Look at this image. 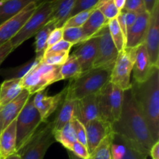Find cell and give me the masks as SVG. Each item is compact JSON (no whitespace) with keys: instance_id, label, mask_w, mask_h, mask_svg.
I'll use <instances>...</instances> for the list:
<instances>
[{"instance_id":"cell-20","label":"cell","mask_w":159,"mask_h":159,"mask_svg":"<svg viewBox=\"0 0 159 159\" xmlns=\"http://www.w3.org/2000/svg\"><path fill=\"white\" fill-rule=\"evenodd\" d=\"M150 13L147 11L138 13L135 23L127 30L126 47L137 48L144 43L148 27Z\"/></svg>"},{"instance_id":"cell-13","label":"cell","mask_w":159,"mask_h":159,"mask_svg":"<svg viewBox=\"0 0 159 159\" xmlns=\"http://www.w3.org/2000/svg\"><path fill=\"white\" fill-rule=\"evenodd\" d=\"M37 7V2L30 3L17 15L0 25V46L10 41L15 37Z\"/></svg>"},{"instance_id":"cell-9","label":"cell","mask_w":159,"mask_h":159,"mask_svg":"<svg viewBox=\"0 0 159 159\" xmlns=\"http://www.w3.org/2000/svg\"><path fill=\"white\" fill-rule=\"evenodd\" d=\"M137 48H124L119 51L111 71L110 82L122 90L130 88V75L134 65Z\"/></svg>"},{"instance_id":"cell-33","label":"cell","mask_w":159,"mask_h":159,"mask_svg":"<svg viewBox=\"0 0 159 159\" xmlns=\"http://www.w3.org/2000/svg\"><path fill=\"white\" fill-rule=\"evenodd\" d=\"M96 9H99L108 21L116 19L120 12L115 6L113 0H99Z\"/></svg>"},{"instance_id":"cell-46","label":"cell","mask_w":159,"mask_h":159,"mask_svg":"<svg viewBox=\"0 0 159 159\" xmlns=\"http://www.w3.org/2000/svg\"><path fill=\"white\" fill-rule=\"evenodd\" d=\"M157 1L158 0H144V6H145V9L148 12L151 13L152 12Z\"/></svg>"},{"instance_id":"cell-17","label":"cell","mask_w":159,"mask_h":159,"mask_svg":"<svg viewBox=\"0 0 159 159\" xmlns=\"http://www.w3.org/2000/svg\"><path fill=\"white\" fill-rule=\"evenodd\" d=\"M30 95L23 89L16 99L9 103L0 107V133L15 120L29 99Z\"/></svg>"},{"instance_id":"cell-7","label":"cell","mask_w":159,"mask_h":159,"mask_svg":"<svg viewBox=\"0 0 159 159\" xmlns=\"http://www.w3.org/2000/svg\"><path fill=\"white\" fill-rule=\"evenodd\" d=\"M42 122L30 96L16 118V152L26 145Z\"/></svg>"},{"instance_id":"cell-4","label":"cell","mask_w":159,"mask_h":159,"mask_svg":"<svg viewBox=\"0 0 159 159\" xmlns=\"http://www.w3.org/2000/svg\"><path fill=\"white\" fill-rule=\"evenodd\" d=\"M61 66L49 65L40 61L24 77L20 79L23 89L30 96L46 89L51 84L61 81Z\"/></svg>"},{"instance_id":"cell-44","label":"cell","mask_w":159,"mask_h":159,"mask_svg":"<svg viewBox=\"0 0 159 159\" xmlns=\"http://www.w3.org/2000/svg\"><path fill=\"white\" fill-rule=\"evenodd\" d=\"M138 13L131 11H125V20L126 24H127V30L135 23L137 18H138Z\"/></svg>"},{"instance_id":"cell-42","label":"cell","mask_w":159,"mask_h":159,"mask_svg":"<svg viewBox=\"0 0 159 159\" xmlns=\"http://www.w3.org/2000/svg\"><path fill=\"white\" fill-rule=\"evenodd\" d=\"M72 45L68 42L65 41V40H61L57 43H54L51 47L46 50L48 51H65V52H70Z\"/></svg>"},{"instance_id":"cell-41","label":"cell","mask_w":159,"mask_h":159,"mask_svg":"<svg viewBox=\"0 0 159 159\" xmlns=\"http://www.w3.org/2000/svg\"><path fill=\"white\" fill-rule=\"evenodd\" d=\"M61 40H63V27H56L51 31L48 37L47 40L46 50Z\"/></svg>"},{"instance_id":"cell-36","label":"cell","mask_w":159,"mask_h":159,"mask_svg":"<svg viewBox=\"0 0 159 159\" xmlns=\"http://www.w3.org/2000/svg\"><path fill=\"white\" fill-rule=\"evenodd\" d=\"M94 9L88 11H83V12H79V13L75 14L73 16L70 17L68 20L65 21L64 23L63 28H68V27H82L88 18L89 17L90 14L92 13Z\"/></svg>"},{"instance_id":"cell-5","label":"cell","mask_w":159,"mask_h":159,"mask_svg":"<svg viewBox=\"0 0 159 159\" xmlns=\"http://www.w3.org/2000/svg\"><path fill=\"white\" fill-rule=\"evenodd\" d=\"M54 6V1L43 2L37 5L34 13L26 20L15 37L10 40L13 50L16 49L28 39L35 36L36 34L50 21Z\"/></svg>"},{"instance_id":"cell-31","label":"cell","mask_w":159,"mask_h":159,"mask_svg":"<svg viewBox=\"0 0 159 159\" xmlns=\"http://www.w3.org/2000/svg\"><path fill=\"white\" fill-rule=\"evenodd\" d=\"M107 26L115 47L118 51H122L124 48H126V37L120 28L116 18L109 20Z\"/></svg>"},{"instance_id":"cell-49","label":"cell","mask_w":159,"mask_h":159,"mask_svg":"<svg viewBox=\"0 0 159 159\" xmlns=\"http://www.w3.org/2000/svg\"><path fill=\"white\" fill-rule=\"evenodd\" d=\"M67 152H68V158H69V159H82V158H79L78 156H76L75 154H73L72 152H70V151L67 150Z\"/></svg>"},{"instance_id":"cell-21","label":"cell","mask_w":159,"mask_h":159,"mask_svg":"<svg viewBox=\"0 0 159 159\" xmlns=\"http://www.w3.org/2000/svg\"><path fill=\"white\" fill-rule=\"evenodd\" d=\"M16 152V119L0 133V159Z\"/></svg>"},{"instance_id":"cell-19","label":"cell","mask_w":159,"mask_h":159,"mask_svg":"<svg viewBox=\"0 0 159 159\" xmlns=\"http://www.w3.org/2000/svg\"><path fill=\"white\" fill-rule=\"evenodd\" d=\"M155 68L157 67L152 65L144 43L137 47L134 65L132 71L133 81L136 82H144L148 79Z\"/></svg>"},{"instance_id":"cell-43","label":"cell","mask_w":159,"mask_h":159,"mask_svg":"<svg viewBox=\"0 0 159 159\" xmlns=\"http://www.w3.org/2000/svg\"><path fill=\"white\" fill-rule=\"evenodd\" d=\"M14 50L12 48L10 41L7 42V43H4L3 45L0 46V66H1L2 62L5 61V59Z\"/></svg>"},{"instance_id":"cell-6","label":"cell","mask_w":159,"mask_h":159,"mask_svg":"<svg viewBox=\"0 0 159 159\" xmlns=\"http://www.w3.org/2000/svg\"><path fill=\"white\" fill-rule=\"evenodd\" d=\"M124 92L110 82L97 93L99 116L111 125L119 120L121 114Z\"/></svg>"},{"instance_id":"cell-23","label":"cell","mask_w":159,"mask_h":159,"mask_svg":"<svg viewBox=\"0 0 159 159\" xmlns=\"http://www.w3.org/2000/svg\"><path fill=\"white\" fill-rule=\"evenodd\" d=\"M108 22L99 9H95L82 26L85 40L94 37L104 26L107 25Z\"/></svg>"},{"instance_id":"cell-16","label":"cell","mask_w":159,"mask_h":159,"mask_svg":"<svg viewBox=\"0 0 159 159\" xmlns=\"http://www.w3.org/2000/svg\"><path fill=\"white\" fill-rule=\"evenodd\" d=\"M74 117L83 125L93 120L100 118L97 94L90 95L75 101Z\"/></svg>"},{"instance_id":"cell-18","label":"cell","mask_w":159,"mask_h":159,"mask_svg":"<svg viewBox=\"0 0 159 159\" xmlns=\"http://www.w3.org/2000/svg\"><path fill=\"white\" fill-rule=\"evenodd\" d=\"M97 45L98 37L94 36L79 43V46L71 54L77 58L80 64L82 72L93 68L97 54Z\"/></svg>"},{"instance_id":"cell-40","label":"cell","mask_w":159,"mask_h":159,"mask_svg":"<svg viewBox=\"0 0 159 159\" xmlns=\"http://www.w3.org/2000/svg\"><path fill=\"white\" fill-rule=\"evenodd\" d=\"M123 10L131 11V12H135L137 13L144 12L146 11V9L144 0H126L125 6Z\"/></svg>"},{"instance_id":"cell-45","label":"cell","mask_w":159,"mask_h":159,"mask_svg":"<svg viewBox=\"0 0 159 159\" xmlns=\"http://www.w3.org/2000/svg\"><path fill=\"white\" fill-rule=\"evenodd\" d=\"M149 155L152 159H159V141H156L151 148Z\"/></svg>"},{"instance_id":"cell-47","label":"cell","mask_w":159,"mask_h":159,"mask_svg":"<svg viewBox=\"0 0 159 159\" xmlns=\"http://www.w3.org/2000/svg\"><path fill=\"white\" fill-rule=\"evenodd\" d=\"M113 2L120 11H122L125 6L126 0H113Z\"/></svg>"},{"instance_id":"cell-15","label":"cell","mask_w":159,"mask_h":159,"mask_svg":"<svg viewBox=\"0 0 159 159\" xmlns=\"http://www.w3.org/2000/svg\"><path fill=\"white\" fill-rule=\"evenodd\" d=\"M87 138V148L91 154L102 140L113 133L112 125L101 118L93 120L85 125Z\"/></svg>"},{"instance_id":"cell-26","label":"cell","mask_w":159,"mask_h":159,"mask_svg":"<svg viewBox=\"0 0 159 159\" xmlns=\"http://www.w3.org/2000/svg\"><path fill=\"white\" fill-rule=\"evenodd\" d=\"M75 2L76 0H54V9L50 20H54L57 24V27H62Z\"/></svg>"},{"instance_id":"cell-38","label":"cell","mask_w":159,"mask_h":159,"mask_svg":"<svg viewBox=\"0 0 159 159\" xmlns=\"http://www.w3.org/2000/svg\"><path fill=\"white\" fill-rule=\"evenodd\" d=\"M71 123L73 126V128H74L77 141L87 147V138L85 125H83L80 121L78 120L75 117L71 120Z\"/></svg>"},{"instance_id":"cell-28","label":"cell","mask_w":159,"mask_h":159,"mask_svg":"<svg viewBox=\"0 0 159 159\" xmlns=\"http://www.w3.org/2000/svg\"><path fill=\"white\" fill-rule=\"evenodd\" d=\"M40 61H38L35 57L31 58L26 63L22 64L16 67L8 68L0 70V75L3 76L5 80L10 79H22L34 67H35Z\"/></svg>"},{"instance_id":"cell-22","label":"cell","mask_w":159,"mask_h":159,"mask_svg":"<svg viewBox=\"0 0 159 159\" xmlns=\"http://www.w3.org/2000/svg\"><path fill=\"white\" fill-rule=\"evenodd\" d=\"M39 0H2L0 2V25L15 16L31 2Z\"/></svg>"},{"instance_id":"cell-32","label":"cell","mask_w":159,"mask_h":159,"mask_svg":"<svg viewBox=\"0 0 159 159\" xmlns=\"http://www.w3.org/2000/svg\"><path fill=\"white\" fill-rule=\"evenodd\" d=\"M112 134L101 141L100 144L90 154L89 159H112Z\"/></svg>"},{"instance_id":"cell-27","label":"cell","mask_w":159,"mask_h":159,"mask_svg":"<svg viewBox=\"0 0 159 159\" xmlns=\"http://www.w3.org/2000/svg\"><path fill=\"white\" fill-rule=\"evenodd\" d=\"M57 27V24L54 20H50L36 34L35 38V56L38 61H42L46 51L47 40L53 30Z\"/></svg>"},{"instance_id":"cell-39","label":"cell","mask_w":159,"mask_h":159,"mask_svg":"<svg viewBox=\"0 0 159 159\" xmlns=\"http://www.w3.org/2000/svg\"><path fill=\"white\" fill-rule=\"evenodd\" d=\"M68 151L72 152L73 154L78 156L79 158L82 159H89V152L88 150V148L85 145L82 144V143L79 142V141H75L73 143L69 148L68 149Z\"/></svg>"},{"instance_id":"cell-12","label":"cell","mask_w":159,"mask_h":159,"mask_svg":"<svg viewBox=\"0 0 159 159\" xmlns=\"http://www.w3.org/2000/svg\"><path fill=\"white\" fill-rule=\"evenodd\" d=\"M67 93V88L61 90L60 93L54 96H48L46 90L38 92L33 96V102L34 107L38 111L43 122L48 121L50 116L55 113L65 100Z\"/></svg>"},{"instance_id":"cell-2","label":"cell","mask_w":159,"mask_h":159,"mask_svg":"<svg viewBox=\"0 0 159 159\" xmlns=\"http://www.w3.org/2000/svg\"><path fill=\"white\" fill-rule=\"evenodd\" d=\"M133 96L147 120L155 141H159V68H155L148 79L130 82Z\"/></svg>"},{"instance_id":"cell-10","label":"cell","mask_w":159,"mask_h":159,"mask_svg":"<svg viewBox=\"0 0 159 159\" xmlns=\"http://www.w3.org/2000/svg\"><path fill=\"white\" fill-rule=\"evenodd\" d=\"M95 36L98 37L97 54L93 68H102L112 71L119 51L113 43L108 26H104Z\"/></svg>"},{"instance_id":"cell-3","label":"cell","mask_w":159,"mask_h":159,"mask_svg":"<svg viewBox=\"0 0 159 159\" xmlns=\"http://www.w3.org/2000/svg\"><path fill=\"white\" fill-rule=\"evenodd\" d=\"M111 71L102 68H93L82 72L79 77L71 79L66 86L65 97L78 100L90 95L97 94L110 80Z\"/></svg>"},{"instance_id":"cell-29","label":"cell","mask_w":159,"mask_h":159,"mask_svg":"<svg viewBox=\"0 0 159 159\" xmlns=\"http://www.w3.org/2000/svg\"><path fill=\"white\" fill-rule=\"evenodd\" d=\"M82 73L80 64L73 54L69 55L66 61L61 65V81L65 79H74Z\"/></svg>"},{"instance_id":"cell-25","label":"cell","mask_w":159,"mask_h":159,"mask_svg":"<svg viewBox=\"0 0 159 159\" xmlns=\"http://www.w3.org/2000/svg\"><path fill=\"white\" fill-rule=\"evenodd\" d=\"M23 90L20 79L5 80L0 85V107L9 103Z\"/></svg>"},{"instance_id":"cell-50","label":"cell","mask_w":159,"mask_h":159,"mask_svg":"<svg viewBox=\"0 0 159 159\" xmlns=\"http://www.w3.org/2000/svg\"><path fill=\"white\" fill-rule=\"evenodd\" d=\"M2 1V0H0V2H1Z\"/></svg>"},{"instance_id":"cell-35","label":"cell","mask_w":159,"mask_h":159,"mask_svg":"<svg viewBox=\"0 0 159 159\" xmlns=\"http://www.w3.org/2000/svg\"><path fill=\"white\" fill-rule=\"evenodd\" d=\"M63 40L71 45L79 44L85 41L82 27L63 28Z\"/></svg>"},{"instance_id":"cell-48","label":"cell","mask_w":159,"mask_h":159,"mask_svg":"<svg viewBox=\"0 0 159 159\" xmlns=\"http://www.w3.org/2000/svg\"><path fill=\"white\" fill-rule=\"evenodd\" d=\"M2 159H21V157H20V155L17 152L16 153L12 154V155H9V156L6 157V158H2Z\"/></svg>"},{"instance_id":"cell-8","label":"cell","mask_w":159,"mask_h":159,"mask_svg":"<svg viewBox=\"0 0 159 159\" xmlns=\"http://www.w3.org/2000/svg\"><path fill=\"white\" fill-rule=\"evenodd\" d=\"M52 121L42 122L26 145L19 152L21 159H43L48 148L56 142Z\"/></svg>"},{"instance_id":"cell-37","label":"cell","mask_w":159,"mask_h":159,"mask_svg":"<svg viewBox=\"0 0 159 159\" xmlns=\"http://www.w3.org/2000/svg\"><path fill=\"white\" fill-rule=\"evenodd\" d=\"M98 2H99V0H76L75 4L71 9L68 19L73 16L75 14L79 13V12L96 9Z\"/></svg>"},{"instance_id":"cell-11","label":"cell","mask_w":159,"mask_h":159,"mask_svg":"<svg viewBox=\"0 0 159 159\" xmlns=\"http://www.w3.org/2000/svg\"><path fill=\"white\" fill-rule=\"evenodd\" d=\"M144 44L152 65L159 68V0L150 13Z\"/></svg>"},{"instance_id":"cell-34","label":"cell","mask_w":159,"mask_h":159,"mask_svg":"<svg viewBox=\"0 0 159 159\" xmlns=\"http://www.w3.org/2000/svg\"><path fill=\"white\" fill-rule=\"evenodd\" d=\"M68 57H69V52L46 51L43 54L42 61L47 65L61 66L66 61Z\"/></svg>"},{"instance_id":"cell-1","label":"cell","mask_w":159,"mask_h":159,"mask_svg":"<svg viewBox=\"0 0 159 159\" xmlns=\"http://www.w3.org/2000/svg\"><path fill=\"white\" fill-rule=\"evenodd\" d=\"M112 130L114 134L127 138L137 148L148 155L156 142L130 88L124 90L121 114L119 120L112 125Z\"/></svg>"},{"instance_id":"cell-30","label":"cell","mask_w":159,"mask_h":159,"mask_svg":"<svg viewBox=\"0 0 159 159\" xmlns=\"http://www.w3.org/2000/svg\"><path fill=\"white\" fill-rule=\"evenodd\" d=\"M54 136L55 141L61 143L67 150L73 143L77 141L75 133L71 122L64 126L60 130H54Z\"/></svg>"},{"instance_id":"cell-24","label":"cell","mask_w":159,"mask_h":159,"mask_svg":"<svg viewBox=\"0 0 159 159\" xmlns=\"http://www.w3.org/2000/svg\"><path fill=\"white\" fill-rule=\"evenodd\" d=\"M74 109L75 101L65 97V100L56 111L57 114L52 121L54 130H60L64 126L71 122L74 118Z\"/></svg>"},{"instance_id":"cell-14","label":"cell","mask_w":159,"mask_h":159,"mask_svg":"<svg viewBox=\"0 0 159 159\" xmlns=\"http://www.w3.org/2000/svg\"><path fill=\"white\" fill-rule=\"evenodd\" d=\"M112 159H147L148 155L137 148L133 143L117 134H112Z\"/></svg>"}]
</instances>
